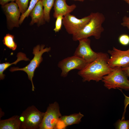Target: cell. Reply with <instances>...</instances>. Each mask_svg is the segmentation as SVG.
<instances>
[{
	"label": "cell",
	"instance_id": "484cf974",
	"mask_svg": "<svg viewBox=\"0 0 129 129\" xmlns=\"http://www.w3.org/2000/svg\"><path fill=\"white\" fill-rule=\"evenodd\" d=\"M16 0H0V4L1 6H3L7 3L10 1L13 2Z\"/></svg>",
	"mask_w": 129,
	"mask_h": 129
},
{
	"label": "cell",
	"instance_id": "e0dca14e",
	"mask_svg": "<svg viewBox=\"0 0 129 129\" xmlns=\"http://www.w3.org/2000/svg\"><path fill=\"white\" fill-rule=\"evenodd\" d=\"M55 0H41L43 9L44 16L45 21L49 22L50 17V11L54 6Z\"/></svg>",
	"mask_w": 129,
	"mask_h": 129
},
{
	"label": "cell",
	"instance_id": "5bb4252c",
	"mask_svg": "<svg viewBox=\"0 0 129 129\" xmlns=\"http://www.w3.org/2000/svg\"><path fill=\"white\" fill-rule=\"evenodd\" d=\"M41 0L38 1L30 12L29 15L31 18L30 25L36 23L38 26L43 25L45 23Z\"/></svg>",
	"mask_w": 129,
	"mask_h": 129
},
{
	"label": "cell",
	"instance_id": "6da1fadb",
	"mask_svg": "<svg viewBox=\"0 0 129 129\" xmlns=\"http://www.w3.org/2000/svg\"><path fill=\"white\" fill-rule=\"evenodd\" d=\"M98 53V57L78 72V75L82 78L83 82L91 80L98 82L114 69V68H111L108 64L109 58L108 54L101 52Z\"/></svg>",
	"mask_w": 129,
	"mask_h": 129
},
{
	"label": "cell",
	"instance_id": "2e32d148",
	"mask_svg": "<svg viewBox=\"0 0 129 129\" xmlns=\"http://www.w3.org/2000/svg\"><path fill=\"white\" fill-rule=\"evenodd\" d=\"M17 58L15 62L10 64L9 62H5L0 64V79L3 80L5 77V75L3 74L4 71L8 67L13 64H16L19 61L24 60L25 61L30 60V59L26 57V55L22 52H20L17 54Z\"/></svg>",
	"mask_w": 129,
	"mask_h": 129
},
{
	"label": "cell",
	"instance_id": "cb8c5ba5",
	"mask_svg": "<svg viewBox=\"0 0 129 129\" xmlns=\"http://www.w3.org/2000/svg\"><path fill=\"white\" fill-rule=\"evenodd\" d=\"M121 25L123 27H127L129 29V17L124 16L122 18V21Z\"/></svg>",
	"mask_w": 129,
	"mask_h": 129
},
{
	"label": "cell",
	"instance_id": "f1b7e54d",
	"mask_svg": "<svg viewBox=\"0 0 129 129\" xmlns=\"http://www.w3.org/2000/svg\"><path fill=\"white\" fill-rule=\"evenodd\" d=\"M75 0V1H81V2H83L85 0Z\"/></svg>",
	"mask_w": 129,
	"mask_h": 129
},
{
	"label": "cell",
	"instance_id": "30bf717a",
	"mask_svg": "<svg viewBox=\"0 0 129 129\" xmlns=\"http://www.w3.org/2000/svg\"><path fill=\"white\" fill-rule=\"evenodd\" d=\"M74 55L81 59L89 63L98 57V53L93 51L90 46V40L88 38L81 39Z\"/></svg>",
	"mask_w": 129,
	"mask_h": 129
},
{
	"label": "cell",
	"instance_id": "83f0119b",
	"mask_svg": "<svg viewBox=\"0 0 129 129\" xmlns=\"http://www.w3.org/2000/svg\"><path fill=\"white\" fill-rule=\"evenodd\" d=\"M125 1L126 3L129 5V0H122Z\"/></svg>",
	"mask_w": 129,
	"mask_h": 129
},
{
	"label": "cell",
	"instance_id": "7a4b0ae2",
	"mask_svg": "<svg viewBox=\"0 0 129 129\" xmlns=\"http://www.w3.org/2000/svg\"><path fill=\"white\" fill-rule=\"evenodd\" d=\"M91 18L88 23L81 30L72 35L74 41L93 36L97 39H99L104 31L102 24L105 18L102 13L97 12H91Z\"/></svg>",
	"mask_w": 129,
	"mask_h": 129
},
{
	"label": "cell",
	"instance_id": "d4e9b609",
	"mask_svg": "<svg viewBox=\"0 0 129 129\" xmlns=\"http://www.w3.org/2000/svg\"><path fill=\"white\" fill-rule=\"evenodd\" d=\"M125 98L124 100V111L128 105L129 104V97H128L124 94Z\"/></svg>",
	"mask_w": 129,
	"mask_h": 129
},
{
	"label": "cell",
	"instance_id": "44dd1931",
	"mask_svg": "<svg viewBox=\"0 0 129 129\" xmlns=\"http://www.w3.org/2000/svg\"><path fill=\"white\" fill-rule=\"evenodd\" d=\"M115 125L117 129H129V120L119 119L117 121Z\"/></svg>",
	"mask_w": 129,
	"mask_h": 129
},
{
	"label": "cell",
	"instance_id": "ba28073f",
	"mask_svg": "<svg viewBox=\"0 0 129 129\" xmlns=\"http://www.w3.org/2000/svg\"><path fill=\"white\" fill-rule=\"evenodd\" d=\"M88 64L83 59L74 55L67 57L59 61L58 66L61 70V76L65 77L71 70L74 69L80 70Z\"/></svg>",
	"mask_w": 129,
	"mask_h": 129
},
{
	"label": "cell",
	"instance_id": "8fae6325",
	"mask_svg": "<svg viewBox=\"0 0 129 129\" xmlns=\"http://www.w3.org/2000/svg\"><path fill=\"white\" fill-rule=\"evenodd\" d=\"M6 18L7 27L11 30L14 27H18L20 12L16 3L12 2L2 6Z\"/></svg>",
	"mask_w": 129,
	"mask_h": 129
},
{
	"label": "cell",
	"instance_id": "ac0fdd59",
	"mask_svg": "<svg viewBox=\"0 0 129 129\" xmlns=\"http://www.w3.org/2000/svg\"><path fill=\"white\" fill-rule=\"evenodd\" d=\"M14 35L8 33L4 37L3 40L4 44L13 50H15L17 47L16 44L14 40Z\"/></svg>",
	"mask_w": 129,
	"mask_h": 129
},
{
	"label": "cell",
	"instance_id": "d6986e66",
	"mask_svg": "<svg viewBox=\"0 0 129 129\" xmlns=\"http://www.w3.org/2000/svg\"><path fill=\"white\" fill-rule=\"evenodd\" d=\"M40 0H31L27 10L25 13L22 14L20 16L19 20L20 25L22 24L26 17H28L31 11L37 3Z\"/></svg>",
	"mask_w": 129,
	"mask_h": 129
},
{
	"label": "cell",
	"instance_id": "ffe728a7",
	"mask_svg": "<svg viewBox=\"0 0 129 129\" xmlns=\"http://www.w3.org/2000/svg\"><path fill=\"white\" fill-rule=\"evenodd\" d=\"M15 1L21 13L22 14L25 13L28 7L29 0H16Z\"/></svg>",
	"mask_w": 129,
	"mask_h": 129
},
{
	"label": "cell",
	"instance_id": "7c38bea8",
	"mask_svg": "<svg viewBox=\"0 0 129 129\" xmlns=\"http://www.w3.org/2000/svg\"><path fill=\"white\" fill-rule=\"evenodd\" d=\"M66 0H55L54 5V12L53 16L56 18L58 16L62 15L64 16L70 14L76 8V5L73 4L68 5Z\"/></svg>",
	"mask_w": 129,
	"mask_h": 129
},
{
	"label": "cell",
	"instance_id": "4fadbf2b",
	"mask_svg": "<svg viewBox=\"0 0 129 129\" xmlns=\"http://www.w3.org/2000/svg\"><path fill=\"white\" fill-rule=\"evenodd\" d=\"M84 116L80 112L69 115L62 116L57 123L56 129H65L68 126L79 124Z\"/></svg>",
	"mask_w": 129,
	"mask_h": 129
},
{
	"label": "cell",
	"instance_id": "277c9868",
	"mask_svg": "<svg viewBox=\"0 0 129 129\" xmlns=\"http://www.w3.org/2000/svg\"><path fill=\"white\" fill-rule=\"evenodd\" d=\"M44 113L34 105L28 107L19 116L21 122L20 129H39Z\"/></svg>",
	"mask_w": 129,
	"mask_h": 129
},
{
	"label": "cell",
	"instance_id": "9c48e42d",
	"mask_svg": "<svg viewBox=\"0 0 129 129\" xmlns=\"http://www.w3.org/2000/svg\"><path fill=\"white\" fill-rule=\"evenodd\" d=\"M108 52L111 55L108 62L112 68L117 67L124 68L129 65V48L127 50H122L113 47Z\"/></svg>",
	"mask_w": 129,
	"mask_h": 129
},
{
	"label": "cell",
	"instance_id": "52a82bcc",
	"mask_svg": "<svg viewBox=\"0 0 129 129\" xmlns=\"http://www.w3.org/2000/svg\"><path fill=\"white\" fill-rule=\"evenodd\" d=\"M91 17L90 14L87 16L79 19L69 14L64 17L63 24L67 32L73 35L83 28L89 22Z\"/></svg>",
	"mask_w": 129,
	"mask_h": 129
},
{
	"label": "cell",
	"instance_id": "7402d4cb",
	"mask_svg": "<svg viewBox=\"0 0 129 129\" xmlns=\"http://www.w3.org/2000/svg\"><path fill=\"white\" fill-rule=\"evenodd\" d=\"M63 16L62 15H59L56 17L55 27L53 30L56 33L58 32L61 29L63 24Z\"/></svg>",
	"mask_w": 129,
	"mask_h": 129
},
{
	"label": "cell",
	"instance_id": "3957f363",
	"mask_svg": "<svg viewBox=\"0 0 129 129\" xmlns=\"http://www.w3.org/2000/svg\"><path fill=\"white\" fill-rule=\"evenodd\" d=\"M121 67L114 68L108 74L104 76L102 81L104 86L110 90L121 88L129 90V80L126 73L122 70Z\"/></svg>",
	"mask_w": 129,
	"mask_h": 129
},
{
	"label": "cell",
	"instance_id": "8992f818",
	"mask_svg": "<svg viewBox=\"0 0 129 129\" xmlns=\"http://www.w3.org/2000/svg\"><path fill=\"white\" fill-rule=\"evenodd\" d=\"M62 115L58 103L56 102L50 104L44 113L39 129H56L57 123Z\"/></svg>",
	"mask_w": 129,
	"mask_h": 129
},
{
	"label": "cell",
	"instance_id": "4316f807",
	"mask_svg": "<svg viewBox=\"0 0 129 129\" xmlns=\"http://www.w3.org/2000/svg\"><path fill=\"white\" fill-rule=\"evenodd\" d=\"M121 69L122 70L126 73L127 76L129 77V65L125 67H122Z\"/></svg>",
	"mask_w": 129,
	"mask_h": 129
},
{
	"label": "cell",
	"instance_id": "5b68a950",
	"mask_svg": "<svg viewBox=\"0 0 129 129\" xmlns=\"http://www.w3.org/2000/svg\"><path fill=\"white\" fill-rule=\"evenodd\" d=\"M44 45L41 46L38 45L34 47L32 53L34 56L32 59L30 61L29 64L25 67L20 68L18 67H11L10 70L13 72L17 70H22L26 72L28 76V79L31 81L32 86V90L34 91L35 88L32 81V78L34 76V71L38 67L40 64L43 60L42 57L43 54L45 52H48L50 51V47L44 48Z\"/></svg>",
	"mask_w": 129,
	"mask_h": 129
},
{
	"label": "cell",
	"instance_id": "603a6c76",
	"mask_svg": "<svg viewBox=\"0 0 129 129\" xmlns=\"http://www.w3.org/2000/svg\"><path fill=\"white\" fill-rule=\"evenodd\" d=\"M119 42L123 45L126 46L129 44V36L124 34L121 35L118 38Z\"/></svg>",
	"mask_w": 129,
	"mask_h": 129
},
{
	"label": "cell",
	"instance_id": "9a60e30c",
	"mask_svg": "<svg viewBox=\"0 0 129 129\" xmlns=\"http://www.w3.org/2000/svg\"><path fill=\"white\" fill-rule=\"evenodd\" d=\"M21 122L19 116L15 115L8 119L0 120V129H19Z\"/></svg>",
	"mask_w": 129,
	"mask_h": 129
}]
</instances>
